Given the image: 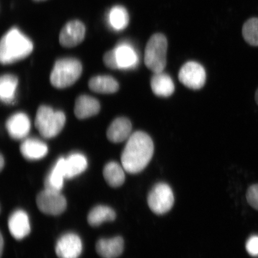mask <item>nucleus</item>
<instances>
[{"label":"nucleus","mask_w":258,"mask_h":258,"mask_svg":"<svg viewBox=\"0 0 258 258\" xmlns=\"http://www.w3.org/2000/svg\"><path fill=\"white\" fill-rule=\"evenodd\" d=\"M132 125L130 120L125 117L115 119L109 125L106 137L114 143H122L131 136Z\"/></svg>","instance_id":"ddd939ff"},{"label":"nucleus","mask_w":258,"mask_h":258,"mask_svg":"<svg viewBox=\"0 0 258 258\" xmlns=\"http://www.w3.org/2000/svg\"><path fill=\"white\" fill-rule=\"evenodd\" d=\"M88 167V161L82 154L76 153L64 159V171L67 179L73 178L83 173Z\"/></svg>","instance_id":"412c9836"},{"label":"nucleus","mask_w":258,"mask_h":258,"mask_svg":"<svg viewBox=\"0 0 258 258\" xmlns=\"http://www.w3.org/2000/svg\"><path fill=\"white\" fill-rule=\"evenodd\" d=\"M116 214L114 210L108 206H98L90 212L88 221L93 227H97L104 222L114 221Z\"/></svg>","instance_id":"b1692460"},{"label":"nucleus","mask_w":258,"mask_h":258,"mask_svg":"<svg viewBox=\"0 0 258 258\" xmlns=\"http://www.w3.org/2000/svg\"><path fill=\"white\" fill-rule=\"evenodd\" d=\"M5 159L4 157L1 155V157H0V169H1V170H3V167H4L5 166Z\"/></svg>","instance_id":"7c9ffc66"},{"label":"nucleus","mask_w":258,"mask_h":258,"mask_svg":"<svg viewBox=\"0 0 258 258\" xmlns=\"http://www.w3.org/2000/svg\"><path fill=\"white\" fill-rule=\"evenodd\" d=\"M83 244L76 234L67 233L58 240L55 251L59 258H78L82 252Z\"/></svg>","instance_id":"9d476101"},{"label":"nucleus","mask_w":258,"mask_h":258,"mask_svg":"<svg viewBox=\"0 0 258 258\" xmlns=\"http://www.w3.org/2000/svg\"><path fill=\"white\" fill-rule=\"evenodd\" d=\"M21 152L25 159L36 160L42 159L48 153L47 145L35 139H28L21 145Z\"/></svg>","instance_id":"a211bd4d"},{"label":"nucleus","mask_w":258,"mask_h":258,"mask_svg":"<svg viewBox=\"0 0 258 258\" xmlns=\"http://www.w3.org/2000/svg\"><path fill=\"white\" fill-rule=\"evenodd\" d=\"M66 117L61 111H54L48 106H41L38 109L35 125L41 136L51 138L60 133L66 123Z\"/></svg>","instance_id":"39448f33"},{"label":"nucleus","mask_w":258,"mask_h":258,"mask_svg":"<svg viewBox=\"0 0 258 258\" xmlns=\"http://www.w3.org/2000/svg\"><path fill=\"white\" fill-rule=\"evenodd\" d=\"M178 77L180 83L187 88L198 90L205 85L206 73L202 64L190 61L181 67Z\"/></svg>","instance_id":"6e6552de"},{"label":"nucleus","mask_w":258,"mask_h":258,"mask_svg":"<svg viewBox=\"0 0 258 258\" xmlns=\"http://www.w3.org/2000/svg\"><path fill=\"white\" fill-rule=\"evenodd\" d=\"M1 242H0V254L1 256L3 254V247H4V239H3V235L1 234Z\"/></svg>","instance_id":"c756f323"},{"label":"nucleus","mask_w":258,"mask_h":258,"mask_svg":"<svg viewBox=\"0 0 258 258\" xmlns=\"http://www.w3.org/2000/svg\"><path fill=\"white\" fill-rule=\"evenodd\" d=\"M8 227L12 236L21 240L30 233V219L25 211L17 210L13 213L8 221Z\"/></svg>","instance_id":"9b49d317"},{"label":"nucleus","mask_w":258,"mask_h":258,"mask_svg":"<svg viewBox=\"0 0 258 258\" xmlns=\"http://www.w3.org/2000/svg\"><path fill=\"white\" fill-rule=\"evenodd\" d=\"M123 167L114 161H111L106 164L103 175L104 178L112 187H119L123 184L125 181V173Z\"/></svg>","instance_id":"4be33fe9"},{"label":"nucleus","mask_w":258,"mask_h":258,"mask_svg":"<svg viewBox=\"0 0 258 258\" xmlns=\"http://www.w3.org/2000/svg\"><path fill=\"white\" fill-rule=\"evenodd\" d=\"M89 88L96 93L110 94L118 91L119 85L117 81L111 76H99L93 77L89 80Z\"/></svg>","instance_id":"aec40b11"},{"label":"nucleus","mask_w":258,"mask_h":258,"mask_svg":"<svg viewBox=\"0 0 258 258\" xmlns=\"http://www.w3.org/2000/svg\"><path fill=\"white\" fill-rule=\"evenodd\" d=\"M18 85L17 77L11 74H5L0 79V98L6 104L14 102L16 88Z\"/></svg>","instance_id":"5701e85b"},{"label":"nucleus","mask_w":258,"mask_h":258,"mask_svg":"<svg viewBox=\"0 0 258 258\" xmlns=\"http://www.w3.org/2000/svg\"><path fill=\"white\" fill-rule=\"evenodd\" d=\"M33 1L36 2H41L46 1V0H33Z\"/></svg>","instance_id":"473e14b6"},{"label":"nucleus","mask_w":258,"mask_h":258,"mask_svg":"<svg viewBox=\"0 0 258 258\" xmlns=\"http://www.w3.org/2000/svg\"><path fill=\"white\" fill-rule=\"evenodd\" d=\"M151 87L154 94L160 97H169L175 91L172 79L163 72L154 73L151 80Z\"/></svg>","instance_id":"f3484780"},{"label":"nucleus","mask_w":258,"mask_h":258,"mask_svg":"<svg viewBox=\"0 0 258 258\" xmlns=\"http://www.w3.org/2000/svg\"><path fill=\"white\" fill-rule=\"evenodd\" d=\"M104 62L106 67L112 70L118 69L117 59H116L114 49L108 51L104 56Z\"/></svg>","instance_id":"c85d7f7f"},{"label":"nucleus","mask_w":258,"mask_h":258,"mask_svg":"<svg viewBox=\"0 0 258 258\" xmlns=\"http://www.w3.org/2000/svg\"><path fill=\"white\" fill-rule=\"evenodd\" d=\"M33 44L16 28H12L3 35L0 43V61L3 64L17 62L30 55Z\"/></svg>","instance_id":"f03ea898"},{"label":"nucleus","mask_w":258,"mask_h":258,"mask_svg":"<svg viewBox=\"0 0 258 258\" xmlns=\"http://www.w3.org/2000/svg\"><path fill=\"white\" fill-rule=\"evenodd\" d=\"M85 26L82 22L78 20L70 21L60 32L59 43L64 47H76L85 39Z\"/></svg>","instance_id":"1a4fd4ad"},{"label":"nucleus","mask_w":258,"mask_h":258,"mask_svg":"<svg viewBox=\"0 0 258 258\" xmlns=\"http://www.w3.org/2000/svg\"><path fill=\"white\" fill-rule=\"evenodd\" d=\"M242 35L245 41L251 46L258 47V18L249 19L243 25Z\"/></svg>","instance_id":"a878e982"},{"label":"nucleus","mask_w":258,"mask_h":258,"mask_svg":"<svg viewBox=\"0 0 258 258\" xmlns=\"http://www.w3.org/2000/svg\"><path fill=\"white\" fill-rule=\"evenodd\" d=\"M96 250L103 258H117L123 251V239L121 237L102 238L97 242Z\"/></svg>","instance_id":"4468645a"},{"label":"nucleus","mask_w":258,"mask_h":258,"mask_svg":"<svg viewBox=\"0 0 258 258\" xmlns=\"http://www.w3.org/2000/svg\"><path fill=\"white\" fill-rule=\"evenodd\" d=\"M167 41L162 34L152 35L145 50V66L154 73L163 72L167 63Z\"/></svg>","instance_id":"20e7f679"},{"label":"nucleus","mask_w":258,"mask_h":258,"mask_svg":"<svg viewBox=\"0 0 258 258\" xmlns=\"http://www.w3.org/2000/svg\"><path fill=\"white\" fill-rule=\"evenodd\" d=\"M30 119L24 113L19 112L11 116L6 122V128L13 139L21 140L25 138L30 132Z\"/></svg>","instance_id":"f8f14e48"},{"label":"nucleus","mask_w":258,"mask_h":258,"mask_svg":"<svg viewBox=\"0 0 258 258\" xmlns=\"http://www.w3.org/2000/svg\"><path fill=\"white\" fill-rule=\"evenodd\" d=\"M175 199L169 185L159 183L151 189L148 196V204L151 211L157 215L169 212L173 207Z\"/></svg>","instance_id":"423d86ee"},{"label":"nucleus","mask_w":258,"mask_h":258,"mask_svg":"<svg viewBox=\"0 0 258 258\" xmlns=\"http://www.w3.org/2000/svg\"><path fill=\"white\" fill-rule=\"evenodd\" d=\"M254 98H255V101L258 105V89L256 90L255 93V97H254Z\"/></svg>","instance_id":"2f4dec72"},{"label":"nucleus","mask_w":258,"mask_h":258,"mask_svg":"<svg viewBox=\"0 0 258 258\" xmlns=\"http://www.w3.org/2000/svg\"><path fill=\"white\" fill-rule=\"evenodd\" d=\"M109 23L115 30H124L127 27L129 18L128 13L121 6H115L113 8L109 14Z\"/></svg>","instance_id":"393cba45"},{"label":"nucleus","mask_w":258,"mask_h":258,"mask_svg":"<svg viewBox=\"0 0 258 258\" xmlns=\"http://www.w3.org/2000/svg\"><path fill=\"white\" fill-rule=\"evenodd\" d=\"M64 178H66L64 159L61 157L57 161L55 165L45 180V188L60 191L63 188Z\"/></svg>","instance_id":"6ab92c4d"},{"label":"nucleus","mask_w":258,"mask_h":258,"mask_svg":"<svg viewBox=\"0 0 258 258\" xmlns=\"http://www.w3.org/2000/svg\"><path fill=\"white\" fill-rule=\"evenodd\" d=\"M118 69H130L137 66L138 54L128 44H121L114 48Z\"/></svg>","instance_id":"dca6fc26"},{"label":"nucleus","mask_w":258,"mask_h":258,"mask_svg":"<svg viewBox=\"0 0 258 258\" xmlns=\"http://www.w3.org/2000/svg\"><path fill=\"white\" fill-rule=\"evenodd\" d=\"M246 249L252 256H258V235H253L246 242Z\"/></svg>","instance_id":"cd10ccee"},{"label":"nucleus","mask_w":258,"mask_h":258,"mask_svg":"<svg viewBox=\"0 0 258 258\" xmlns=\"http://www.w3.org/2000/svg\"><path fill=\"white\" fill-rule=\"evenodd\" d=\"M101 109L98 100L88 95H82L76 99L74 113L79 119L88 118L98 114Z\"/></svg>","instance_id":"2eb2a0df"},{"label":"nucleus","mask_w":258,"mask_h":258,"mask_svg":"<svg viewBox=\"0 0 258 258\" xmlns=\"http://www.w3.org/2000/svg\"><path fill=\"white\" fill-rule=\"evenodd\" d=\"M82 73V66L78 60L66 58L58 60L51 71V85L57 89L70 87L77 82Z\"/></svg>","instance_id":"7ed1b4c3"},{"label":"nucleus","mask_w":258,"mask_h":258,"mask_svg":"<svg viewBox=\"0 0 258 258\" xmlns=\"http://www.w3.org/2000/svg\"><path fill=\"white\" fill-rule=\"evenodd\" d=\"M154 150L153 142L149 135L142 131L135 132L128 139L122 151V166L129 173L141 172L150 162Z\"/></svg>","instance_id":"f257e3e1"},{"label":"nucleus","mask_w":258,"mask_h":258,"mask_svg":"<svg viewBox=\"0 0 258 258\" xmlns=\"http://www.w3.org/2000/svg\"><path fill=\"white\" fill-rule=\"evenodd\" d=\"M37 205L45 214L58 215L67 208V201L60 191L45 188L37 197Z\"/></svg>","instance_id":"0eeeda50"},{"label":"nucleus","mask_w":258,"mask_h":258,"mask_svg":"<svg viewBox=\"0 0 258 258\" xmlns=\"http://www.w3.org/2000/svg\"><path fill=\"white\" fill-rule=\"evenodd\" d=\"M246 199L251 207L258 211V184L251 185L248 189Z\"/></svg>","instance_id":"bb28decb"}]
</instances>
